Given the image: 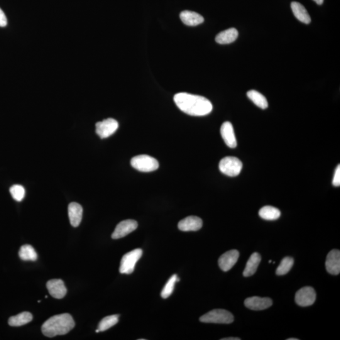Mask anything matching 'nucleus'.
I'll list each match as a JSON object with an SVG mask.
<instances>
[{"label":"nucleus","instance_id":"obj_29","mask_svg":"<svg viewBox=\"0 0 340 340\" xmlns=\"http://www.w3.org/2000/svg\"><path fill=\"white\" fill-rule=\"evenodd\" d=\"M332 184L335 187H339L340 185V166H337L336 170H335L333 180H332Z\"/></svg>","mask_w":340,"mask_h":340},{"label":"nucleus","instance_id":"obj_12","mask_svg":"<svg viewBox=\"0 0 340 340\" xmlns=\"http://www.w3.org/2000/svg\"><path fill=\"white\" fill-rule=\"evenodd\" d=\"M202 220L197 216H188L178 222V229L182 231H197L202 228Z\"/></svg>","mask_w":340,"mask_h":340},{"label":"nucleus","instance_id":"obj_16","mask_svg":"<svg viewBox=\"0 0 340 340\" xmlns=\"http://www.w3.org/2000/svg\"><path fill=\"white\" fill-rule=\"evenodd\" d=\"M68 215L72 226L75 227L79 226L82 220V207L77 202L71 203L68 206Z\"/></svg>","mask_w":340,"mask_h":340},{"label":"nucleus","instance_id":"obj_24","mask_svg":"<svg viewBox=\"0 0 340 340\" xmlns=\"http://www.w3.org/2000/svg\"><path fill=\"white\" fill-rule=\"evenodd\" d=\"M19 256L24 261H36L38 254L33 246L26 244L21 247L19 251Z\"/></svg>","mask_w":340,"mask_h":340},{"label":"nucleus","instance_id":"obj_25","mask_svg":"<svg viewBox=\"0 0 340 340\" xmlns=\"http://www.w3.org/2000/svg\"><path fill=\"white\" fill-rule=\"evenodd\" d=\"M119 315L118 314L105 317L99 322L98 329H99L100 332L106 331L116 325L119 322Z\"/></svg>","mask_w":340,"mask_h":340},{"label":"nucleus","instance_id":"obj_13","mask_svg":"<svg viewBox=\"0 0 340 340\" xmlns=\"http://www.w3.org/2000/svg\"><path fill=\"white\" fill-rule=\"evenodd\" d=\"M327 272L331 275H338L340 272V251L333 249L327 254L326 261Z\"/></svg>","mask_w":340,"mask_h":340},{"label":"nucleus","instance_id":"obj_35","mask_svg":"<svg viewBox=\"0 0 340 340\" xmlns=\"http://www.w3.org/2000/svg\"><path fill=\"white\" fill-rule=\"evenodd\" d=\"M269 263H271V260L269 261Z\"/></svg>","mask_w":340,"mask_h":340},{"label":"nucleus","instance_id":"obj_6","mask_svg":"<svg viewBox=\"0 0 340 340\" xmlns=\"http://www.w3.org/2000/svg\"><path fill=\"white\" fill-rule=\"evenodd\" d=\"M219 168L223 174L229 177H236L241 172L243 163L238 158L227 156L220 161Z\"/></svg>","mask_w":340,"mask_h":340},{"label":"nucleus","instance_id":"obj_4","mask_svg":"<svg viewBox=\"0 0 340 340\" xmlns=\"http://www.w3.org/2000/svg\"><path fill=\"white\" fill-rule=\"evenodd\" d=\"M131 166L141 172H151L157 170L159 163L155 158L147 155L134 156L131 161Z\"/></svg>","mask_w":340,"mask_h":340},{"label":"nucleus","instance_id":"obj_18","mask_svg":"<svg viewBox=\"0 0 340 340\" xmlns=\"http://www.w3.org/2000/svg\"><path fill=\"white\" fill-rule=\"evenodd\" d=\"M291 9L295 18L301 23L309 24L311 22V19L308 14L306 9L299 2H293L291 3Z\"/></svg>","mask_w":340,"mask_h":340},{"label":"nucleus","instance_id":"obj_11","mask_svg":"<svg viewBox=\"0 0 340 340\" xmlns=\"http://www.w3.org/2000/svg\"><path fill=\"white\" fill-rule=\"evenodd\" d=\"M272 300L268 297H260L254 296L247 298L244 301V305L249 309L261 310L268 309L272 305Z\"/></svg>","mask_w":340,"mask_h":340},{"label":"nucleus","instance_id":"obj_3","mask_svg":"<svg viewBox=\"0 0 340 340\" xmlns=\"http://www.w3.org/2000/svg\"><path fill=\"white\" fill-rule=\"evenodd\" d=\"M200 321L205 323L230 324L234 321V316L228 310L217 309L202 315Z\"/></svg>","mask_w":340,"mask_h":340},{"label":"nucleus","instance_id":"obj_15","mask_svg":"<svg viewBox=\"0 0 340 340\" xmlns=\"http://www.w3.org/2000/svg\"><path fill=\"white\" fill-rule=\"evenodd\" d=\"M221 134L225 143L229 148H235L237 146V141L234 134L233 126L231 122H226L222 124L221 127Z\"/></svg>","mask_w":340,"mask_h":340},{"label":"nucleus","instance_id":"obj_8","mask_svg":"<svg viewBox=\"0 0 340 340\" xmlns=\"http://www.w3.org/2000/svg\"><path fill=\"white\" fill-rule=\"evenodd\" d=\"M316 299V293L311 287H304L296 292V304L301 307L309 306L314 304Z\"/></svg>","mask_w":340,"mask_h":340},{"label":"nucleus","instance_id":"obj_34","mask_svg":"<svg viewBox=\"0 0 340 340\" xmlns=\"http://www.w3.org/2000/svg\"><path fill=\"white\" fill-rule=\"evenodd\" d=\"M100 332L99 329H97L96 330V332Z\"/></svg>","mask_w":340,"mask_h":340},{"label":"nucleus","instance_id":"obj_5","mask_svg":"<svg viewBox=\"0 0 340 340\" xmlns=\"http://www.w3.org/2000/svg\"><path fill=\"white\" fill-rule=\"evenodd\" d=\"M143 255V250L140 248L135 249L125 254L122 257L119 271L122 274H131L133 272L137 262Z\"/></svg>","mask_w":340,"mask_h":340},{"label":"nucleus","instance_id":"obj_20","mask_svg":"<svg viewBox=\"0 0 340 340\" xmlns=\"http://www.w3.org/2000/svg\"><path fill=\"white\" fill-rule=\"evenodd\" d=\"M261 260V257L260 254L258 253H254L251 254L249 260L247 261L245 268L243 271V276L245 277H250L253 275L257 268Z\"/></svg>","mask_w":340,"mask_h":340},{"label":"nucleus","instance_id":"obj_21","mask_svg":"<svg viewBox=\"0 0 340 340\" xmlns=\"http://www.w3.org/2000/svg\"><path fill=\"white\" fill-rule=\"evenodd\" d=\"M33 319V316L31 313L23 312L15 316L10 317L9 324L11 326H21L29 323Z\"/></svg>","mask_w":340,"mask_h":340},{"label":"nucleus","instance_id":"obj_7","mask_svg":"<svg viewBox=\"0 0 340 340\" xmlns=\"http://www.w3.org/2000/svg\"><path fill=\"white\" fill-rule=\"evenodd\" d=\"M96 133L101 139H105L116 133L119 127L118 122L114 119L109 118L97 122Z\"/></svg>","mask_w":340,"mask_h":340},{"label":"nucleus","instance_id":"obj_32","mask_svg":"<svg viewBox=\"0 0 340 340\" xmlns=\"http://www.w3.org/2000/svg\"><path fill=\"white\" fill-rule=\"evenodd\" d=\"M313 1H314L317 5L321 6V5L323 4L324 0H313Z\"/></svg>","mask_w":340,"mask_h":340},{"label":"nucleus","instance_id":"obj_17","mask_svg":"<svg viewBox=\"0 0 340 340\" xmlns=\"http://www.w3.org/2000/svg\"><path fill=\"white\" fill-rule=\"evenodd\" d=\"M180 19L188 26H197L204 23V19L196 12L185 11L181 12Z\"/></svg>","mask_w":340,"mask_h":340},{"label":"nucleus","instance_id":"obj_19","mask_svg":"<svg viewBox=\"0 0 340 340\" xmlns=\"http://www.w3.org/2000/svg\"><path fill=\"white\" fill-rule=\"evenodd\" d=\"M238 37V31L236 29L230 28L217 34L216 41L220 45H228L235 41Z\"/></svg>","mask_w":340,"mask_h":340},{"label":"nucleus","instance_id":"obj_14","mask_svg":"<svg viewBox=\"0 0 340 340\" xmlns=\"http://www.w3.org/2000/svg\"><path fill=\"white\" fill-rule=\"evenodd\" d=\"M47 288L50 294L56 299H63L67 294V289L61 279H53L47 282Z\"/></svg>","mask_w":340,"mask_h":340},{"label":"nucleus","instance_id":"obj_26","mask_svg":"<svg viewBox=\"0 0 340 340\" xmlns=\"http://www.w3.org/2000/svg\"><path fill=\"white\" fill-rule=\"evenodd\" d=\"M180 279L178 278L177 274H175L170 278V279L166 282L165 287L161 291V296L163 299H167L172 294L173 290H174L175 285L176 282H179Z\"/></svg>","mask_w":340,"mask_h":340},{"label":"nucleus","instance_id":"obj_22","mask_svg":"<svg viewBox=\"0 0 340 340\" xmlns=\"http://www.w3.org/2000/svg\"><path fill=\"white\" fill-rule=\"evenodd\" d=\"M281 212L277 208L272 206H265L259 211V216L267 221H274L280 217Z\"/></svg>","mask_w":340,"mask_h":340},{"label":"nucleus","instance_id":"obj_33","mask_svg":"<svg viewBox=\"0 0 340 340\" xmlns=\"http://www.w3.org/2000/svg\"><path fill=\"white\" fill-rule=\"evenodd\" d=\"M288 340H299L297 338H288Z\"/></svg>","mask_w":340,"mask_h":340},{"label":"nucleus","instance_id":"obj_27","mask_svg":"<svg viewBox=\"0 0 340 340\" xmlns=\"http://www.w3.org/2000/svg\"><path fill=\"white\" fill-rule=\"evenodd\" d=\"M293 265V259L287 256L281 261L279 266H278L276 273L277 275H283L287 274L291 270Z\"/></svg>","mask_w":340,"mask_h":340},{"label":"nucleus","instance_id":"obj_2","mask_svg":"<svg viewBox=\"0 0 340 340\" xmlns=\"http://www.w3.org/2000/svg\"><path fill=\"white\" fill-rule=\"evenodd\" d=\"M75 326L72 315L65 313L50 317L42 326V332L46 336L52 337L67 334Z\"/></svg>","mask_w":340,"mask_h":340},{"label":"nucleus","instance_id":"obj_31","mask_svg":"<svg viewBox=\"0 0 340 340\" xmlns=\"http://www.w3.org/2000/svg\"><path fill=\"white\" fill-rule=\"evenodd\" d=\"M222 340H240V338H239V337H225V338H222L221 339Z\"/></svg>","mask_w":340,"mask_h":340},{"label":"nucleus","instance_id":"obj_9","mask_svg":"<svg viewBox=\"0 0 340 340\" xmlns=\"http://www.w3.org/2000/svg\"><path fill=\"white\" fill-rule=\"evenodd\" d=\"M138 224L134 220L127 219L120 222L112 234V238L118 239L128 235L138 228Z\"/></svg>","mask_w":340,"mask_h":340},{"label":"nucleus","instance_id":"obj_23","mask_svg":"<svg viewBox=\"0 0 340 340\" xmlns=\"http://www.w3.org/2000/svg\"><path fill=\"white\" fill-rule=\"evenodd\" d=\"M247 96L256 106L260 107V109H265L268 108L267 100L260 93L256 91V90H252L247 93Z\"/></svg>","mask_w":340,"mask_h":340},{"label":"nucleus","instance_id":"obj_1","mask_svg":"<svg viewBox=\"0 0 340 340\" xmlns=\"http://www.w3.org/2000/svg\"><path fill=\"white\" fill-rule=\"evenodd\" d=\"M174 102L181 111L192 116H206L213 108L212 103L206 98L187 93L176 94Z\"/></svg>","mask_w":340,"mask_h":340},{"label":"nucleus","instance_id":"obj_30","mask_svg":"<svg viewBox=\"0 0 340 340\" xmlns=\"http://www.w3.org/2000/svg\"><path fill=\"white\" fill-rule=\"evenodd\" d=\"M7 26V19L4 12L0 9V27L5 28Z\"/></svg>","mask_w":340,"mask_h":340},{"label":"nucleus","instance_id":"obj_28","mask_svg":"<svg viewBox=\"0 0 340 340\" xmlns=\"http://www.w3.org/2000/svg\"><path fill=\"white\" fill-rule=\"evenodd\" d=\"M10 192L14 199L16 201L21 202L24 199L26 195L25 188L23 186L20 185H14L10 188Z\"/></svg>","mask_w":340,"mask_h":340},{"label":"nucleus","instance_id":"obj_10","mask_svg":"<svg viewBox=\"0 0 340 340\" xmlns=\"http://www.w3.org/2000/svg\"><path fill=\"white\" fill-rule=\"evenodd\" d=\"M239 256V251L236 249H232L222 254L218 260L220 268L224 271L231 270L238 261Z\"/></svg>","mask_w":340,"mask_h":340}]
</instances>
